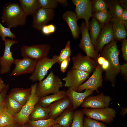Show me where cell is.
Returning <instances> with one entry per match:
<instances>
[{"label":"cell","instance_id":"obj_1","mask_svg":"<svg viewBox=\"0 0 127 127\" xmlns=\"http://www.w3.org/2000/svg\"><path fill=\"white\" fill-rule=\"evenodd\" d=\"M100 56L104 57L109 61L110 67L105 72L104 79L109 81L113 87L115 86L116 78L120 72L119 62L120 51L118 49L115 40L104 46L100 52Z\"/></svg>","mask_w":127,"mask_h":127},{"label":"cell","instance_id":"obj_2","mask_svg":"<svg viewBox=\"0 0 127 127\" xmlns=\"http://www.w3.org/2000/svg\"><path fill=\"white\" fill-rule=\"evenodd\" d=\"M27 16L19 3L9 2L4 6L1 19L2 23H5L11 29L24 25Z\"/></svg>","mask_w":127,"mask_h":127},{"label":"cell","instance_id":"obj_3","mask_svg":"<svg viewBox=\"0 0 127 127\" xmlns=\"http://www.w3.org/2000/svg\"><path fill=\"white\" fill-rule=\"evenodd\" d=\"M63 85L60 78L51 70L46 78L37 84L36 94L40 98L50 94L57 93L60 91V88Z\"/></svg>","mask_w":127,"mask_h":127},{"label":"cell","instance_id":"obj_4","mask_svg":"<svg viewBox=\"0 0 127 127\" xmlns=\"http://www.w3.org/2000/svg\"><path fill=\"white\" fill-rule=\"evenodd\" d=\"M37 84V83H35L31 85V92L28 100L22 106L20 112L14 117L17 124L18 125L28 123L30 120L29 116L36 105L38 102L40 98L36 94Z\"/></svg>","mask_w":127,"mask_h":127},{"label":"cell","instance_id":"obj_5","mask_svg":"<svg viewBox=\"0 0 127 127\" xmlns=\"http://www.w3.org/2000/svg\"><path fill=\"white\" fill-rule=\"evenodd\" d=\"M86 117L109 124L116 117V110L111 107L83 109L82 110Z\"/></svg>","mask_w":127,"mask_h":127},{"label":"cell","instance_id":"obj_6","mask_svg":"<svg viewBox=\"0 0 127 127\" xmlns=\"http://www.w3.org/2000/svg\"><path fill=\"white\" fill-rule=\"evenodd\" d=\"M51 49L50 45L42 44L30 46L24 45L21 47V56L39 61L48 57Z\"/></svg>","mask_w":127,"mask_h":127},{"label":"cell","instance_id":"obj_7","mask_svg":"<svg viewBox=\"0 0 127 127\" xmlns=\"http://www.w3.org/2000/svg\"><path fill=\"white\" fill-rule=\"evenodd\" d=\"M58 59V56L56 55L52 58L47 57L37 61L34 70L29 77V79L34 82L43 80L49 69L57 63Z\"/></svg>","mask_w":127,"mask_h":127},{"label":"cell","instance_id":"obj_8","mask_svg":"<svg viewBox=\"0 0 127 127\" xmlns=\"http://www.w3.org/2000/svg\"><path fill=\"white\" fill-rule=\"evenodd\" d=\"M90 74L79 70L71 69L68 70L65 77L62 78L64 87H71L76 91L77 89L89 77Z\"/></svg>","mask_w":127,"mask_h":127},{"label":"cell","instance_id":"obj_9","mask_svg":"<svg viewBox=\"0 0 127 127\" xmlns=\"http://www.w3.org/2000/svg\"><path fill=\"white\" fill-rule=\"evenodd\" d=\"M80 28L82 38L79 45V47L85 53L87 56L93 58L97 61L99 55L92 43L89 30L85 22L82 23Z\"/></svg>","mask_w":127,"mask_h":127},{"label":"cell","instance_id":"obj_10","mask_svg":"<svg viewBox=\"0 0 127 127\" xmlns=\"http://www.w3.org/2000/svg\"><path fill=\"white\" fill-rule=\"evenodd\" d=\"M72 66L71 69H77L89 74L93 72L98 64L93 58L83 56L80 52L72 57Z\"/></svg>","mask_w":127,"mask_h":127},{"label":"cell","instance_id":"obj_11","mask_svg":"<svg viewBox=\"0 0 127 127\" xmlns=\"http://www.w3.org/2000/svg\"><path fill=\"white\" fill-rule=\"evenodd\" d=\"M37 62L34 59L27 57L14 59L13 64L15 67L10 76H17L27 74H32L34 70Z\"/></svg>","mask_w":127,"mask_h":127},{"label":"cell","instance_id":"obj_12","mask_svg":"<svg viewBox=\"0 0 127 127\" xmlns=\"http://www.w3.org/2000/svg\"><path fill=\"white\" fill-rule=\"evenodd\" d=\"M4 49L3 55L0 59V74L3 75L9 72L14 59L11 48L13 44L18 42L13 40L6 38L4 41Z\"/></svg>","mask_w":127,"mask_h":127},{"label":"cell","instance_id":"obj_13","mask_svg":"<svg viewBox=\"0 0 127 127\" xmlns=\"http://www.w3.org/2000/svg\"><path fill=\"white\" fill-rule=\"evenodd\" d=\"M103 70L101 66L98 64L92 75L85 82L81 85L76 91L81 92L84 90L91 89L95 91L98 94V88L103 85L102 73Z\"/></svg>","mask_w":127,"mask_h":127},{"label":"cell","instance_id":"obj_14","mask_svg":"<svg viewBox=\"0 0 127 127\" xmlns=\"http://www.w3.org/2000/svg\"><path fill=\"white\" fill-rule=\"evenodd\" d=\"M55 13V11L53 9L39 8L32 16V27L38 31H41L43 26L47 25L53 19Z\"/></svg>","mask_w":127,"mask_h":127},{"label":"cell","instance_id":"obj_15","mask_svg":"<svg viewBox=\"0 0 127 127\" xmlns=\"http://www.w3.org/2000/svg\"><path fill=\"white\" fill-rule=\"evenodd\" d=\"M72 1L75 6V11L77 20L84 19L89 30V20L92 17V0H72Z\"/></svg>","mask_w":127,"mask_h":127},{"label":"cell","instance_id":"obj_16","mask_svg":"<svg viewBox=\"0 0 127 127\" xmlns=\"http://www.w3.org/2000/svg\"><path fill=\"white\" fill-rule=\"evenodd\" d=\"M112 99L103 93L95 96L89 95L84 100L81 106L84 108H99L108 107Z\"/></svg>","mask_w":127,"mask_h":127},{"label":"cell","instance_id":"obj_17","mask_svg":"<svg viewBox=\"0 0 127 127\" xmlns=\"http://www.w3.org/2000/svg\"><path fill=\"white\" fill-rule=\"evenodd\" d=\"M115 40L111 22L105 24L102 29L96 40L94 48L97 52H100L105 45Z\"/></svg>","mask_w":127,"mask_h":127},{"label":"cell","instance_id":"obj_18","mask_svg":"<svg viewBox=\"0 0 127 127\" xmlns=\"http://www.w3.org/2000/svg\"><path fill=\"white\" fill-rule=\"evenodd\" d=\"M94 91L92 90L87 89L83 92H78L71 87H68L65 92L66 97L70 100L72 107L75 110L81 105L86 97L92 95Z\"/></svg>","mask_w":127,"mask_h":127},{"label":"cell","instance_id":"obj_19","mask_svg":"<svg viewBox=\"0 0 127 127\" xmlns=\"http://www.w3.org/2000/svg\"><path fill=\"white\" fill-rule=\"evenodd\" d=\"M72 107L70 100L67 97L53 102L48 107L49 118L55 119L66 109Z\"/></svg>","mask_w":127,"mask_h":127},{"label":"cell","instance_id":"obj_20","mask_svg":"<svg viewBox=\"0 0 127 127\" xmlns=\"http://www.w3.org/2000/svg\"><path fill=\"white\" fill-rule=\"evenodd\" d=\"M62 18L68 26L74 39L75 40L78 39L80 30L77 23L78 20L75 12L71 11H67L63 14Z\"/></svg>","mask_w":127,"mask_h":127},{"label":"cell","instance_id":"obj_21","mask_svg":"<svg viewBox=\"0 0 127 127\" xmlns=\"http://www.w3.org/2000/svg\"><path fill=\"white\" fill-rule=\"evenodd\" d=\"M31 90V87L13 88L10 90L8 95L23 106L28 100Z\"/></svg>","mask_w":127,"mask_h":127},{"label":"cell","instance_id":"obj_22","mask_svg":"<svg viewBox=\"0 0 127 127\" xmlns=\"http://www.w3.org/2000/svg\"><path fill=\"white\" fill-rule=\"evenodd\" d=\"M111 22L115 40L122 41L126 39L127 31L123 23L120 20L112 18Z\"/></svg>","mask_w":127,"mask_h":127},{"label":"cell","instance_id":"obj_23","mask_svg":"<svg viewBox=\"0 0 127 127\" xmlns=\"http://www.w3.org/2000/svg\"><path fill=\"white\" fill-rule=\"evenodd\" d=\"M74 110L72 107L65 110L55 119V124L63 127H71L72 122Z\"/></svg>","mask_w":127,"mask_h":127},{"label":"cell","instance_id":"obj_24","mask_svg":"<svg viewBox=\"0 0 127 127\" xmlns=\"http://www.w3.org/2000/svg\"><path fill=\"white\" fill-rule=\"evenodd\" d=\"M50 111L49 107H44L38 103L29 116V120H37L49 119Z\"/></svg>","mask_w":127,"mask_h":127},{"label":"cell","instance_id":"obj_25","mask_svg":"<svg viewBox=\"0 0 127 127\" xmlns=\"http://www.w3.org/2000/svg\"><path fill=\"white\" fill-rule=\"evenodd\" d=\"M16 124L15 118L8 111L4 101L0 107V127Z\"/></svg>","mask_w":127,"mask_h":127},{"label":"cell","instance_id":"obj_26","mask_svg":"<svg viewBox=\"0 0 127 127\" xmlns=\"http://www.w3.org/2000/svg\"><path fill=\"white\" fill-rule=\"evenodd\" d=\"M20 5L25 14L27 16H33L40 8L38 0H19Z\"/></svg>","mask_w":127,"mask_h":127},{"label":"cell","instance_id":"obj_27","mask_svg":"<svg viewBox=\"0 0 127 127\" xmlns=\"http://www.w3.org/2000/svg\"><path fill=\"white\" fill-rule=\"evenodd\" d=\"M66 97L65 91H60L59 92L40 98L38 103L44 107H48L53 102Z\"/></svg>","mask_w":127,"mask_h":127},{"label":"cell","instance_id":"obj_28","mask_svg":"<svg viewBox=\"0 0 127 127\" xmlns=\"http://www.w3.org/2000/svg\"><path fill=\"white\" fill-rule=\"evenodd\" d=\"M89 35L92 43L94 47L102 27L98 21L93 17L89 22Z\"/></svg>","mask_w":127,"mask_h":127},{"label":"cell","instance_id":"obj_29","mask_svg":"<svg viewBox=\"0 0 127 127\" xmlns=\"http://www.w3.org/2000/svg\"><path fill=\"white\" fill-rule=\"evenodd\" d=\"M5 102L8 111L14 117L20 112L23 106L8 94L6 96Z\"/></svg>","mask_w":127,"mask_h":127},{"label":"cell","instance_id":"obj_30","mask_svg":"<svg viewBox=\"0 0 127 127\" xmlns=\"http://www.w3.org/2000/svg\"><path fill=\"white\" fill-rule=\"evenodd\" d=\"M108 11L113 18H119L122 13L123 9L117 0H108Z\"/></svg>","mask_w":127,"mask_h":127},{"label":"cell","instance_id":"obj_31","mask_svg":"<svg viewBox=\"0 0 127 127\" xmlns=\"http://www.w3.org/2000/svg\"><path fill=\"white\" fill-rule=\"evenodd\" d=\"M92 17L96 19L102 28L106 24L111 22L112 19L108 10L93 12Z\"/></svg>","mask_w":127,"mask_h":127},{"label":"cell","instance_id":"obj_32","mask_svg":"<svg viewBox=\"0 0 127 127\" xmlns=\"http://www.w3.org/2000/svg\"><path fill=\"white\" fill-rule=\"evenodd\" d=\"M28 123L32 127H50L55 124V119L51 118L37 120H30Z\"/></svg>","mask_w":127,"mask_h":127},{"label":"cell","instance_id":"obj_33","mask_svg":"<svg viewBox=\"0 0 127 127\" xmlns=\"http://www.w3.org/2000/svg\"><path fill=\"white\" fill-rule=\"evenodd\" d=\"M84 115L81 110H78L74 111L73 119L71 127H84Z\"/></svg>","mask_w":127,"mask_h":127},{"label":"cell","instance_id":"obj_34","mask_svg":"<svg viewBox=\"0 0 127 127\" xmlns=\"http://www.w3.org/2000/svg\"><path fill=\"white\" fill-rule=\"evenodd\" d=\"M93 12L108 10V5L106 0H92Z\"/></svg>","mask_w":127,"mask_h":127},{"label":"cell","instance_id":"obj_35","mask_svg":"<svg viewBox=\"0 0 127 127\" xmlns=\"http://www.w3.org/2000/svg\"><path fill=\"white\" fill-rule=\"evenodd\" d=\"M71 55L70 42L69 40L67 42L65 48L62 49L58 56L57 63L60 65L61 62L65 59L70 57Z\"/></svg>","mask_w":127,"mask_h":127},{"label":"cell","instance_id":"obj_36","mask_svg":"<svg viewBox=\"0 0 127 127\" xmlns=\"http://www.w3.org/2000/svg\"><path fill=\"white\" fill-rule=\"evenodd\" d=\"M1 17H0V20ZM0 36L2 40L4 41L6 37L11 38L13 40L16 37V35L12 32L10 28L4 27L0 21Z\"/></svg>","mask_w":127,"mask_h":127},{"label":"cell","instance_id":"obj_37","mask_svg":"<svg viewBox=\"0 0 127 127\" xmlns=\"http://www.w3.org/2000/svg\"><path fill=\"white\" fill-rule=\"evenodd\" d=\"M83 124L84 127H108L103 123L87 117H84Z\"/></svg>","mask_w":127,"mask_h":127},{"label":"cell","instance_id":"obj_38","mask_svg":"<svg viewBox=\"0 0 127 127\" xmlns=\"http://www.w3.org/2000/svg\"><path fill=\"white\" fill-rule=\"evenodd\" d=\"M40 7L47 9L56 8L59 4L58 0H38Z\"/></svg>","mask_w":127,"mask_h":127},{"label":"cell","instance_id":"obj_39","mask_svg":"<svg viewBox=\"0 0 127 127\" xmlns=\"http://www.w3.org/2000/svg\"><path fill=\"white\" fill-rule=\"evenodd\" d=\"M56 29L55 26L53 24H47L43 26L41 31L43 34L47 36L54 32Z\"/></svg>","mask_w":127,"mask_h":127},{"label":"cell","instance_id":"obj_40","mask_svg":"<svg viewBox=\"0 0 127 127\" xmlns=\"http://www.w3.org/2000/svg\"><path fill=\"white\" fill-rule=\"evenodd\" d=\"M9 88L8 84L6 85V86L2 90L0 93V107L5 101L7 94Z\"/></svg>","mask_w":127,"mask_h":127},{"label":"cell","instance_id":"obj_41","mask_svg":"<svg viewBox=\"0 0 127 127\" xmlns=\"http://www.w3.org/2000/svg\"><path fill=\"white\" fill-rule=\"evenodd\" d=\"M70 57H69L63 60L60 65V70L63 73L67 70L70 61Z\"/></svg>","mask_w":127,"mask_h":127},{"label":"cell","instance_id":"obj_42","mask_svg":"<svg viewBox=\"0 0 127 127\" xmlns=\"http://www.w3.org/2000/svg\"><path fill=\"white\" fill-rule=\"evenodd\" d=\"M122 51L123 56L126 61H127V39H126L122 41Z\"/></svg>","mask_w":127,"mask_h":127},{"label":"cell","instance_id":"obj_43","mask_svg":"<svg viewBox=\"0 0 127 127\" xmlns=\"http://www.w3.org/2000/svg\"><path fill=\"white\" fill-rule=\"evenodd\" d=\"M123 23L125 28L127 29V8L123 9V12L119 18Z\"/></svg>","mask_w":127,"mask_h":127},{"label":"cell","instance_id":"obj_44","mask_svg":"<svg viewBox=\"0 0 127 127\" xmlns=\"http://www.w3.org/2000/svg\"><path fill=\"white\" fill-rule=\"evenodd\" d=\"M120 72L121 74L124 77L126 80H127V63H126L120 65Z\"/></svg>","mask_w":127,"mask_h":127},{"label":"cell","instance_id":"obj_45","mask_svg":"<svg viewBox=\"0 0 127 127\" xmlns=\"http://www.w3.org/2000/svg\"><path fill=\"white\" fill-rule=\"evenodd\" d=\"M100 66L103 70L105 71V72L109 70L110 67L109 62L106 59L103 63Z\"/></svg>","mask_w":127,"mask_h":127},{"label":"cell","instance_id":"obj_46","mask_svg":"<svg viewBox=\"0 0 127 127\" xmlns=\"http://www.w3.org/2000/svg\"><path fill=\"white\" fill-rule=\"evenodd\" d=\"M121 5L123 9L127 8V0H119Z\"/></svg>","mask_w":127,"mask_h":127},{"label":"cell","instance_id":"obj_47","mask_svg":"<svg viewBox=\"0 0 127 127\" xmlns=\"http://www.w3.org/2000/svg\"><path fill=\"white\" fill-rule=\"evenodd\" d=\"M120 108L121 110L120 112V114L123 116L125 117L127 113V108L122 107H120Z\"/></svg>","mask_w":127,"mask_h":127},{"label":"cell","instance_id":"obj_48","mask_svg":"<svg viewBox=\"0 0 127 127\" xmlns=\"http://www.w3.org/2000/svg\"><path fill=\"white\" fill-rule=\"evenodd\" d=\"M58 1L59 4L64 6H67L68 4L67 1V0H58Z\"/></svg>","mask_w":127,"mask_h":127},{"label":"cell","instance_id":"obj_49","mask_svg":"<svg viewBox=\"0 0 127 127\" xmlns=\"http://www.w3.org/2000/svg\"><path fill=\"white\" fill-rule=\"evenodd\" d=\"M18 127H32L28 123H26L23 124L18 125Z\"/></svg>","mask_w":127,"mask_h":127},{"label":"cell","instance_id":"obj_50","mask_svg":"<svg viewBox=\"0 0 127 127\" xmlns=\"http://www.w3.org/2000/svg\"><path fill=\"white\" fill-rule=\"evenodd\" d=\"M6 85L4 83L0 85V93L2 90L6 86Z\"/></svg>","mask_w":127,"mask_h":127},{"label":"cell","instance_id":"obj_51","mask_svg":"<svg viewBox=\"0 0 127 127\" xmlns=\"http://www.w3.org/2000/svg\"><path fill=\"white\" fill-rule=\"evenodd\" d=\"M18 124L14 125H11L3 127H18Z\"/></svg>","mask_w":127,"mask_h":127},{"label":"cell","instance_id":"obj_52","mask_svg":"<svg viewBox=\"0 0 127 127\" xmlns=\"http://www.w3.org/2000/svg\"><path fill=\"white\" fill-rule=\"evenodd\" d=\"M50 127H63L57 124H55L53 125L52 126Z\"/></svg>","mask_w":127,"mask_h":127},{"label":"cell","instance_id":"obj_53","mask_svg":"<svg viewBox=\"0 0 127 127\" xmlns=\"http://www.w3.org/2000/svg\"><path fill=\"white\" fill-rule=\"evenodd\" d=\"M4 83V81L1 78H0V85Z\"/></svg>","mask_w":127,"mask_h":127},{"label":"cell","instance_id":"obj_54","mask_svg":"<svg viewBox=\"0 0 127 127\" xmlns=\"http://www.w3.org/2000/svg\"></svg>","mask_w":127,"mask_h":127},{"label":"cell","instance_id":"obj_55","mask_svg":"<svg viewBox=\"0 0 127 127\" xmlns=\"http://www.w3.org/2000/svg\"><path fill=\"white\" fill-rule=\"evenodd\" d=\"M1 77H0V78Z\"/></svg>","mask_w":127,"mask_h":127}]
</instances>
